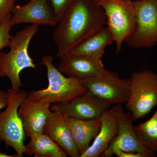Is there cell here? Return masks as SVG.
I'll use <instances>...</instances> for the list:
<instances>
[{
    "mask_svg": "<svg viewBox=\"0 0 157 157\" xmlns=\"http://www.w3.org/2000/svg\"><path fill=\"white\" fill-rule=\"evenodd\" d=\"M107 24L103 9L93 0H75L59 21L54 32L60 58Z\"/></svg>",
    "mask_w": 157,
    "mask_h": 157,
    "instance_id": "cell-1",
    "label": "cell"
},
{
    "mask_svg": "<svg viewBox=\"0 0 157 157\" xmlns=\"http://www.w3.org/2000/svg\"><path fill=\"white\" fill-rule=\"evenodd\" d=\"M39 30L36 25L27 26L11 37L9 52L0 51V78L7 77L11 89L19 90L22 87L20 77L27 68L36 69V65L29 52L30 42Z\"/></svg>",
    "mask_w": 157,
    "mask_h": 157,
    "instance_id": "cell-2",
    "label": "cell"
},
{
    "mask_svg": "<svg viewBox=\"0 0 157 157\" xmlns=\"http://www.w3.org/2000/svg\"><path fill=\"white\" fill-rule=\"evenodd\" d=\"M54 58L44 56L41 65L47 69L48 85L46 88L28 92L27 98L37 101H47L50 104L66 103L73 101L87 90L81 79L64 75L53 64Z\"/></svg>",
    "mask_w": 157,
    "mask_h": 157,
    "instance_id": "cell-3",
    "label": "cell"
},
{
    "mask_svg": "<svg viewBox=\"0 0 157 157\" xmlns=\"http://www.w3.org/2000/svg\"><path fill=\"white\" fill-rule=\"evenodd\" d=\"M9 101L6 109L0 112V143L5 142L16 151L18 157L29 152L24 144L25 132L22 121L18 115L20 106L28 92L20 90L15 91L9 89L7 91Z\"/></svg>",
    "mask_w": 157,
    "mask_h": 157,
    "instance_id": "cell-4",
    "label": "cell"
},
{
    "mask_svg": "<svg viewBox=\"0 0 157 157\" xmlns=\"http://www.w3.org/2000/svg\"><path fill=\"white\" fill-rule=\"evenodd\" d=\"M98 5L104 10L107 27L116 45V53L121 51L124 42L133 35L136 27V13L132 0H102Z\"/></svg>",
    "mask_w": 157,
    "mask_h": 157,
    "instance_id": "cell-5",
    "label": "cell"
},
{
    "mask_svg": "<svg viewBox=\"0 0 157 157\" xmlns=\"http://www.w3.org/2000/svg\"><path fill=\"white\" fill-rule=\"evenodd\" d=\"M130 80L126 107L133 121L145 117L157 106V74L150 70L135 72Z\"/></svg>",
    "mask_w": 157,
    "mask_h": 157,
    "instance_id": "cell-6",
    "label": "cell"
},
{
    "mask_svg": "<svg viewBox=\"0 0 157 157\" xmlns=\"http://www.w3.org/2000/svg\"><path fill=\"white\" fill-rule=\"evenodd\" d=\"M133 2L136 10V29L124 42L135 49L152 48L157 43V0Z\"/></svg>",
    "mask_w": 157,
    "mask_h": 157,
    "instance_id": "cell-7",
    "label": "cell"
},
{
    "mask_svg": "<svg viewBox=\"0 0 157 157\" xmlns=\"http://www.w3.org/2000/svg\"><path fill=\"white\" fill-rule=\"evenodd\" d=\"M88 90L111 105L126 104L130 94V78H123L106 70L99 76L82 80Z\"/></svg>",
    "mask_w": 157,
    "mask_h": 157,
    "instance_id": "cell-8",
    "label": "cell"
},
{
    "mask_svg": "<svg viewBox=\"0 0 157 157\" xmlns=\"http://www.w3.org/2000/svg\"><path fill=\"white\" fill-rule=\"evenodd\" d=\"M109 109L116 117L117 133L100 157H112L113 149L116 147L123 151L141 154L145 157H155L142 146L138 140L134 129V121L131 113L125 112L121 104H117Z\"/></svg>",
    "mask_w": 157,
    "mask_h": 157,
    "instance_id": "cell-9",
    "label": "cell"
},
{
    "mask_svg": "<svg viewBox=\"0 0 157 157\" xmlns=\"http://www.w3.org/2000/svg\"><path fill=\"white\" fill-rule=\"evenodd\" d=\"M111 105L108 101L87 90L70 102L52 104L50 109L63 116L88 120L101 117Z\"/></svg>",
    "mask_w": 157,
    "mask_h": 157,
    "instance_id": "cell-10",
    "label": "cell"
},
{
    "mask_svg": "<svg viewBox=\"0 0 157 157\" xmlns=\"http://www.w3.org/2000/svg\"><path fill=\"white\" fill-rule=\"evenodd\" d=\"M58 22L49 0H30L23 6H14L10 20L12 27L22 23L55 26Z\"/></svg>",
    "mask_w": 157,
    "mask_h": 157,
    "instance_id": "cell-11",
    "label": "cell"
},
{
    "mask_svg": "<svg viewBox=\"0 0 157 157\" xmlns=\"http://www.w3.org/2000/svg\"><path fill=\"white\" fill-rule=\"evenodd\" d=\"M51 104L27 97L22 101L18 113L22 121L25 136L30 137L44 133L46 121L50 114Z\"/></svg>",
    "mask_w": 157,
    "mask_h": 157,
    "instance_id": "cell-12",
    "label": "cell"
},
{
    "mask_svg": "<svg viewBox=\"0 0 157 157\" xmlns=\"http://www.w3.org/2000/svg\"><path fill=\"white\" fill-rule=\"evenodd\" d=\"M58 69L68 77L83 80L99 76L106 70L102 59L68 53L59 58Z\"/></svg>",
    "mask_w": 157,
    "mask_h": 157,
    "instance_id": "cell-13",
    "label": "cell"
},
{
    "mask_svg": "<svg viewBox=\"0 0 157 157\" xmlns=\"http://www.w3.org/2000/svg\"><path fill=\"white\" fill-rule=\"evenodd\" d=\"M44 132L57 143L68 155L80 157L70 129L60 113L51 110L46 121Z\"/></svg>",
    "mask_w": 157,
    "mask_h": 157,
    "instance_id": "cell-14",
    "label": "cell"
},
{
    "mask_svg": "<svg viewBox=\"0 0 157 157\" xmlns=\"http://www.w3.org/2000/svg\"><path fill=\"white\" fill-rule=\"evenodd\" d=\"M63 117L70 129L80 156L88 148L92 140L100 132L101 126V117L83 120L66 116Z\"/></svg>",
    "mask_w": 157,
    "mask_h": 157,
    "instance_id": "cell-15",
    "label": "cell"
},
{
    "mask_svg": "<svg viewBox=\"0 0 157 157\" xmlns=\"http://www.w3.org/2000/svg\"><path fill=\"white\" fill-rule=\"evenodd\" d=\"M101 120L100 132L95 137L92 144L80 157H100L117 134V120L115 115L109 109L101 115Z\"/></svg>",
    "mask_w": 157,
    "mask_h": 157,
    "instance_id": "cell-16",
    "label": "cell"
},
{
    "mask_svg": "<svg viewBox=\"0 0 157 157\" xmlns=\"http://www.w3.org/2000/svg\"><path fill=\"white\" fill-rule=\"evenodd\" d=\"M113 42L112 34L105 26L79 43L68 53L101 59L105 48Z\"/></svg>",
    "mask_w": 157,
    "mask_h": 157,
    "instance_id": "cell-17",
    "label": "cell"
},
{
    "mask_svg": "<svg viewBox=\"0 0 157 157\" xmlns=\"http://www.w3.org/2000/svg\"><path fill=\"white\" fill-rule=\"evenodd\" d=\"M26 148L29 155L35 157H67V154L47 134L31 137Z\"/></svg>",
    "mask_w": 157,
    "mask_h": 157,
    "instance_id": "cell-18",
    "label": "cell"
},
{
    "mask_svg": "<svg viewBox=\"0 0 157 157\" xmlns=\"http://www.w3.org/2000/svg\"><path fill=\"white\" fill-rule=\"evenodd\" d=\"M134 129L142 146L157 157V109L149 119L134 126Z\"/></svg>",
    "mask_w": 157,
    "mask_h": 157,
    "instance_id": "cell-19",
    "label": "cell"
},
{
    "mask_svg": "<svg viewBox=\"0 0 157 157\" xmlns=\"http://www.w3.org/2000/svg\"><path fill=\"white\" fill-rule=\"evenodd\" d=\"M11 14L5 17L0 23V51L7 46H9L11 36L10 32L11 26L10 20Z\"/></svg>",
    "mask_w": 157,
    "mask_h": 157,
    "instance_id": "cell-20",
    "label": "cell"
},
{
    "mask_svg": "<svg viewBox=\"0 0 157 157\" xmlns=\"http://www.w3.org/2000/svg\"><path fill=\"white\" fill-rule=\"evenodd\" d=\"M53 11L59 21L63 15L65 14L75 0H49Z\"/></svg>",
    "mask_w": 157,
    "mask_h": 157,
    "instance_id": "cell-21",
    "label": "cell"
},
{
    "mask_svg": "<svg viewBox=\"0 0 157 157\" xmlns=\"http://www.w3.org/2000/svg\"><path fill=\"white\" fill-rule=\"evenodd\" d=\"M14 2V0H0V23L6 16L11 14Z\"/></svg>",
    "mask_w": 157,
    "mask_h": 157,
    "instance_id": "cell-22",
    "label": "cell"
},
{
    "mask_svg": "<svg viewBox=\"0 0 157 157\" xmlns=\"http://www.w3.org/2000/svg\"><path fill=\"white\" fill-rule=\"evenodd\" d=\"M111 155L112 156L115 155L117 157H145L141 154L123 151L116 147L113 149Z\"/></svg>",
    "mask_w": 157,
    "mask_h": 157,
    "instance_id": "cell-23",
    "label": "cell"
},
{
    "mask_svg": "<svg viewBox=\"0 0 157 157\" xmlns=\"http://www.w3.org/2000/svg\"><path fill=\"white\" fill-rule=\"evenodd\" d=\"M9 97L7 91L0 90V110L6 108L8 104Z\"/></svg>",
    "mask_w": 157,
    "mask_h": 157,
    "instance_id": "cell-24",
    "label": "cell"
},
{
    "mask_svg": "<svg viewBox=\"0 0 157 157\" xmlns=\"http://www.w3.org/2000/svg\"><path fill=\"white\" fill-rule=\"evenodd\" d=\"M0 157H18L17 155H10L7 154L6 153L0 152Z\"/></svg>",
    "mask_w": 157,
    "mask_h": 157,
    "instance_id": "cell-25",
    "label": "cell"
},
{
    "mask_svg": "<svg viewBox=\"0 0 157 157\" xmlns=\"http://www.w3.org/2000/svg\"><path fill=\"white\" fill-rule=\"evenodd\" d=\"M93 1L94 2L96 3H97V4H98V3H100L102 0H93Z\"/></svg>",
    "mask_w": 157,
    "mask_h": 157,
    "instance_id": "cell-26",
    "label": "cell"
},
{
    "mask_svg": "<svg viewBox=\"0 0 157 157\" xmlns=\"http://www.w3.org/2000/svg\"><path fill=\"white\" fill-rule=\"evenodd\" d=\"M17 1V0H14V1H15V2H16V1Z\"/></svg>",
    "mask_w": 157,
    "mask_h": 157,
    "instance_id": "cell-27",
    "label": "cell"
}]
</instances>
